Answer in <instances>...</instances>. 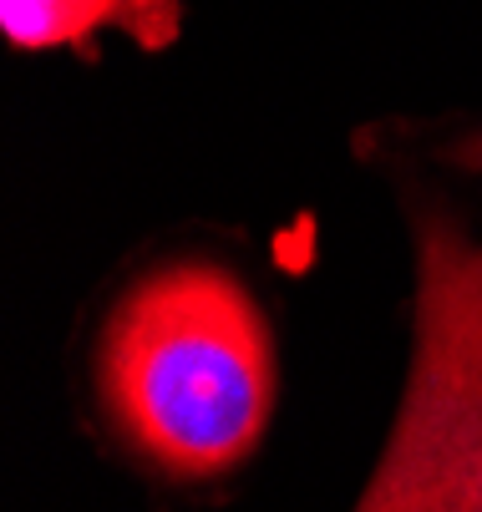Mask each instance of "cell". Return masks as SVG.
Returning <instances> with one entry per match:
<instances>
[{"label": "cell", "instance_id": "1", "mask_svg": "<svg viewBox=\"0 0 482 512\" xmlns=\"http://www.w3.org/2000/svg\"><path fill=\"white\" fill-rule=\"evenodd\" d=\"M102 396L127 442L178 477L234 467L269 421V330L219 264L148 274L107 320Z\"/></svg>", "mask_w": 482, "mask_h": 512}, {"label": "cell", "instance_id": "2", "mask_svg": "<svg viewBox=\"0 0 482 512\" xmlns=\"http://www.w3.org/2000/svg\"><path fill=\"white\" fill-rule=\"evenodd\" d=\"M361 512H482V249L422 224L417 360Z\"/></svg>", "mask_w": 482, "mask_h": 512}, {"label": "cell", "instance_id": "3", "mask_svg": "<svg viewBox=\"0 0 482 512\" xmlns=\"http://www.w3.org/2000/svg\"><path fill=\"white\" fill-rule=\"evenodd\" d=\"M127 31L137 46L163 51L183 11L178 0H0V31L16 51H56V46H92L97 31Z\"/></svg>", "mask_w": 482, "mask_h": 512}, {"label": "cell", "instance_id": "4", "mask_svg": "<svg viewBox=\"0 0 482 512\" xmlns=\"http://www.w3.org/2000/svg\"><path fill=\"white\" fill-rule=\"evenodd\" d=\"M452 158H457V163H472V168H482V137H467V142H462V148H457Z\"/></svg>", "mask_w": 482, "mask_h": 512}]
</instances>
